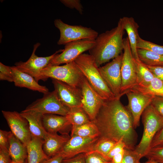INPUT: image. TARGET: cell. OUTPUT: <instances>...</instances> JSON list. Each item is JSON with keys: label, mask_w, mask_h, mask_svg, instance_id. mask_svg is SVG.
<instances>
[{"label": "cell", "mask_w": 163, "mask_h": 163, "mask_svg": "<svg viewBox=\"0 0 163 163\" xmlns=\"http://www.w3.org/2000/svg\"><path fill=\"white\" fill-rule=\"evenodd\" d=\"M120 99L104 100L93 122L97 127L99 137L116 142L122 140L125 148L134 150L137 138L132 116Z\"/></svg>", "instance_id": "obj_1"}, {"label": "cell", "mask_w": 163, "mask_h": 163, "mask_svg": "<svg viewBox=\"0 0 163 163\" xmlns=\"http://www.w3.org/2000/svg\"><path fill=\"white\" fill-rule=\"evenodd\" d=\"M124 30L121 18L116 27L98 35L95 39L94 46L89 51L98 67L121 54Z\"/></svg>", "instance_id": "obj_2"}, {"label": "cell", "mask_w": 163, "mask_h": 163, "mask_svg": "<svg viewBox=\"0 0 163 163\" xmlns=\"http://www.w3.org/2000/svg\"><path fill=\"white\" fill-rule=\"evenodd\" d=\"M74 61L91 85L104 100L116 98L107 87L100 74L99 67L90 54L82 53Z\"/></svg>", "instance_id": "obj_3"}, {"label": "cell", "mask_w": 163, "mask_h": 163, "mask_svg": "<svg viewBox=\"0 0 163 163\" xmlns=\"http://www.w3.org/2000/svg\"><path fill=\"white\" fill-rule=\"evenodd\" d=\"M142 116L144 126L143 134L140 141L134 150L143 157L149 150L155 135L163 126V118L150 104L145 109Z\"/></svg>", "instance_id": "obj_4"}, {"label": "cell", "mask_w": 163, "mask_h": 163, "mask_svg": "<svg viewBox=\"0 0 163 163\" xmlns=\"http://www.w3.org/2000/svg\"><path fill=\"white\" fill-rule=\"evenodd\" d=\"M41 75L43 81L50 78L79 88L84 76L74 61L61 66L48 65Z\"/></svg>", "instance_id": "obj_5"}, {"label": "cell", "mask_w": 163, "mask_h": 163, "mask_svg": "<svg viewBox=\"0 0 163 163\" xmlns=\"http://www.w3.org/2000/svg\"><path fill=\"white\" fill-rule=\"evenodd\" d=\"M69 109L64 106L59 99L54 90L44 94L22 111L42 115L53 114L66 116Z\"/></svg>", "instance_id": "obj_6"}, {"label": "cell", "mask_w": 163, "mask_h": 163, "mask_svg": "<svg viewBox=\"0 0 163 163\" xmlns=\"http://www.w3.org/2000/svg\"><path fill=\"white\" fill-rule=\"evenodd\" d=\"M54 23L60 32L57 42L59 45H65L74 41L84 39H95L98 36L96 30L81 25H71L63 22L61 19H55Z\"/></svg>", "instance_id": "obj_7"}, {"label": "cell", "mask_w": 163, "mask_h": 163, "mask_svg": "<svg viewBox=\"0 0 163 163\" xmlns=\"http://www.w3.org/2000/svg\"><path fill=\"white\" fill-rule=\"evenodd\" d=\"M123 50L121 68V97L136 85V76L133 57L128 37L123 39Z\"/></svg>", "instance_id": "obj_8"}, {"label": "cell", "mask_w": 163, "mask_h": 163, "mask_svg": "<svg viewBox=\"0 0 163 163\" xmlns=\"http://www.w3.org/2000/svg\"><path fill=\"white\" fill-rule=\"evenodd\" d=\"M95 43V39H82L69 42L65 45L62 53L56 54L48 65L59 66L72 62L84 52L91 49Z\"/></svg>", "instance_id": "obj_9"}, {"label": "cell", "mask_w": 163, "mask_h": 163, "mask_svg": "<svg viewBox=\"0 0 163 163\" xmlns=\"http://www.w3.org/2000/svg\"><path fill=\"white\" fill-rule=\"evenodd\" d=\"M123 53L104 66L99 67L100 74L115 97L120 99L122 83L121 68Z\"/></svg>", "instance_id": "obj_10"}, {"label": "cell", "mask_w": 163, "mask_h": 163, "mask_svg": "<svg viewBox=\"0 0 163 163\" xmlns=\"http://www.w3.org/2000/svg\"><path fill=\"white\" fill-rule=\"evenodd\" d=\"M40 45L39 43H37L34 45L32 54L27 61H20L15 64V66L19 70L31 75L37 82L40 80H43L41 75L42 70L48 66L56 54L63 50H60L48 56L38 57L35 54V52Z\"/></svg>", "instance_id": "obj_11"}, {"label": "cell", "mask_w": 163, "mask_h": 163, "mask_svg": "<svg viewBox=\"0 0 163 163\" xmlns=\"http://www.w3.org/2000/svg\"><path fill=\"white\" fill-rule=\"evenodd\" d=\"M82 95L81 107L91 121L95 119L104 100L84 76L79 88Z\"/></svg>", "instance_id": "obj_12"}, {"label": "cell", "mask_w": 163, "mask_h": 163, "mask_svg": "<svg viewBox=\"0 0 163 163\" xmlns=\"http://www.w3.org/2000/svg\"><path fill=\"white\" fill-rule=\"evenodd\" d=\"M2 112L11 133L27 145L32 138L27 119L20 113L16 111L2 110Z\"/></svg>", "instance_id": "obj_13"}, {"label": "cell", "mask_w": 163, "mask_h": 163, "mask_svg": "<svg viewBox=\"0 0 163 163\" xmlns=\"http://www.w3.org/2000/svg\"><path fill=\"white\" fill-rule=\"evenodd\" d=\"M54 91L61 102L69 109L81 107L82 95L79 88L52 79Z\"/></svg>", "instance_id": "obj_14"}, {"label": "cell", "mask_w": 163, "mask_h": 163, "mask_svg": "<svg viewBox=\"0 0 163 163\" xmlns=\"http://www.w3.org/2000/svg\"><path fill=\"white\" fill-rule=\"evenodd\" d=\"M99 138V137H84L70 136L60 153L65 159L71 158L80 154L93 151Z\"/></svg>", "instance_id": "obj_15"}, {"label": "cell", "mask_w": 163, "mask_h": 163, "mask_svg": "<svg viewBox=\"0 0 163 163\" xmlns=\"http://www.w3.org/2000/svg\"><path fill=\"white\" fill-rule=\"evenodd\" d=\"M126 94L128 100L127 108L132 116L134 126L136 128L139 125L141 116L145 109L151 104L153 97L133 89Z\"/></svg>", "instance_id": "obj_16"}, {"label": "cell", "mask_w": 163, "mask_h": 163, "mask_svg": "<svg viewBox=\"0 0 163 163\" xmlns=\"http://www.w3.org/2000/svg\"><path fill=\"white\" fill-rule=\"evenodd\" d=\"M43 123L45 129L48 133H57L61 135L69 134L72 128V125L66 116L53 114L43 115Z\"/></svg>", "instance_id": "obj_17"}, {"label": "cell", "mask_w": 163, "mask_h": 163, "mask_svg": "<svg viewBox=\"0 0 163 163\" xmlns=\"http://www.w3.org/2000/svg\"><path fill=\"white\" fill-rule=\"evenodd\" d=\"M11 68L12 71L13 82L16 86L26 88L43 94L49 92L46 87L39 85L31 75L19 70L15 66Z\"/></svg>", "instance_id": "obj_18"}, {"label": "cell", "mask_w": 163, "mask_h": 163, "mask_svg": "<svg viewBox=\"0 0 163 163\" xmlns=\"http://www.w3.org/2000/svg\"><path fill=\"white\" fill-rule=\"evenodd\" d=\"M70 137L69 134L59 135L57 133H47L42 146L44 153L49 157L60 153Z\"/></svg>", "instance_id": "obj_19"}, {"label": "cell", "mask_w": 163, "mask_h": 163, "mask_svg": "<svg viewBox=\"0 0 163 163\" xmlns=\"http://www.w3.org/2000/svg\"><path fill=\"white\" fill-rule=\"evenodd\" d=\"M121 19L124 29L128 34L133 57L135 59H139L137 48V42L139 36L138 32L139 25L133 17H124Z\"/></svg>", "instance_id": "obj_20"}, {"label": "cell", "mask_w": 163, "mask_h": 163, "mask_svg": "<svg viewBox=\"0 0 163 163\" xmlns=\"http://www.w3.org/2000/svg\"><path fill=\"white\" fill-rule=\"evenodd\" d=\"M8 150L12 162L23 163L27 159L26 145L11 132L9 136Z\"/></svg>", "instance_id": "obj_21"}, {"label": "cell", "mask_w": 163, "mask_h": 163, "mask_svg": "<svg viewBox=\"0 0 163 163\" xmlns=\"http://www.w3.org/2000/svg\"><path fill=\"white\" fill-rule=\"evenodd\" d=\"M20 113L28 121L32 136L43 141L47 132L45 129L43 123V115L36 113L24 112L22 111Z\"/></svg>", "instance_id": "obj_22"}, {"label": "cell", "mask_w": 163, "mask_h": 163, "mask_svg": "<svg viewBox=\"0 0 163 163\" xmlns=\"http://www.w3.org/2000/svg\"><path fill=\"white\" fill-rule=\"evenodd\" d=\"M43 142L39 138L32 136L31 140L26 145L27 163H40L43 160L49 158L43 150Z\"/></svg>", "instance_id": "obj_23"}, {"label": "cell", "mask_w": 163, "mask_h": 163, "mask_svg": "<svg viewBox=\"0 0 163 163\" xmlns=\"http://www.w3.org/2000/svg\"><path fill=\"white\" fill-rule=\"evenodd\" d=\"M133 61L136 76V86H147L155 77L154 75L148 67L139 59H136L133 57Z\"/></svg>", "instance_id": "obj_24"}, {"label": "cell", "mask_w": 163, "mask_h": 163, "mask_svg": "<svg viewBox=\"0 0 163 163\" xmlns=\"http://www.w3.org/2000/svg\"><path fill=\"white\" fill-rule=\"evenodd\" d=\"M70 136L95 137H99L100 132L96 125L92 122L80 126H72Z\"/></svg>", "instance_id": "obj_25"}, {"label": "cell", "mask_w": 163, "mask_h": 163, "mask_svg": "<svg viewBox=\"0 0 163 163\" xmlns=\"http://www.w3.org/2000/svg\"><path fill=\"white\" fill-rule=\"evenodd\" d=\"M133 89L152 97H163V81L155 76L147 86L141 87L136 86Z\"/></svg>", "instance_id": "obj_26"}, {"label": "cell", "mask_w": 163, "mask_h": 163, "mask_svg": "<svg viewBox=\"0 0 163 163\" xmlns=\"http://www.w3.org/2000/svg\"><path fill=\"white\" fill-rule=\"evenodd\" d=\"M66 116L72 126H80L92 122L81 107L69 109Z\"/></svg>", "instance_id": "obj_27"}, {"label": "cell", "mask_w": 163, "mask_h": 163, "mask_svg": "<svg viewBox=\"0 0 163 163\" xmlns=\"http://www.w3.org/2000/svg\"><path fill=\"white\" fill-rule=\"evenodd\" d=\"M137 53L139 60L147 66H163V56L151 51L137 49Z\"/></svg>", "instance_id": "obj_28"}, {"label": "cell", "mask_w": 163, "mask_h": 163, "mask_svg": "<svg viewBox=\"0 0 163 163\" xmlns=\"http://www.w3.org/2000/svg\"><path fill=\"white\" fill-rule=\"evenodd\" d=\"M116 142L108 138L99 137L94 146L93 151L98 152L106 157Z\"/></svg>", "instance_id": "obj_29"}, {"label": "cell", "mask_w": 163, "mask_h": 163, "mask_svg": "<svg viewBox=\"0 0 163 163\" xmlns=\"http://www.w3.org/2000/svg\"><path fill=\"white\" fill-rule=\"evenodd\" d=\"M137 48L147 50L163 56V46L144 40L140 36L138 38Z\"/></svg>", "instance_id": "obj_30"}, {"label": "cell", "mask_w": 163, "mask_h": 163, "mask_svg": "<svg viewBox=\"0 0 163 163\" xmlns=\"http://www.w3.org/2000/svg\"><path fill=\"white\" fill-rule=\"evenodd\" d=\"M86 163H111L106 156L95 151L84 153Z\"/></svg>", "instance_id": "obj_31"}, {"label": "cell", "mask_w": 163, "mask_h": 163, "mask_svg": "<svg viewBox=\"0 0 163 163\" xmlns=\"http://www.w3.org/2000/svg\"><path fill=\"white\" fill-rule=\"evenodd\" d=\"M145 157L148 160L163 163V147L150 149Z\"/></svg>", "instance_id": "obj_32"}, {"label": "cell", "mask_w": 163, "mask_h": 163, "mask_svg": "<svg viewBox=\"0 0 163 163\" xmlns=\"http://www.w3.org/2000/svg\"><path fill=\"white\" fill-rule=\"evenodd\" d=\"M142 156L134 150L125 149L123 157L122 163H139Z\"/></svg>", "instance_id": "obj_33"}, {"label": "cell", "mask_w": 163, "mask_h": 163, "mask_svg": "<svg viewBox=\"0 0 163 163\" xmlns=\"http://www.w3.org/2000/svg\"><path fill=\"white\" fill-rule=\"evenodd\" d=\"M0 80L12 82L14 81L12 71L11 67L0 62Z\"/></svg>", "instance_id": "obj_34"}, {"label": "cell", "mask_w": 163, "mask_h": 163, "mask_svg": "<svg viewBox=\"0 0 163 163\" xmlns=\"http://www.w3.org/2000/svg\"><path fill=\"white\" fill-rule=\"evenodd\" d=\"M162 147H163V125L154 136L151 142L150 149Z\"/></svg>", "instance_id": "obj_35"}, {"label": "cell", "mask_w": 163, "mask_h": 163, "mask_svg": "<svg viewBox=\"0 0 163 163\" xmlns=\"http://www.w3.org/2000/svg\"><path fill=\"white\" fill-rule=\"evenodd\" d=\"M150 104L159 115L163 118V97H153Z\"/></svg>", "instance_id": "obj_36"}, {"label": "cell", "mask_w": 163, "mask_h": 163, "mask_svg": "<svg viewBox=\"0 0 163 163\" xmlns=\"http://www.w3.org/2000/svg\"><path fill=\"white\" fill-rule=\"evenodd\" d=\"M60 2L66 6L75 9L81 14H82L83 8L79 0H62Z\"/></svg>", "instance_id": "obj_37"}, {"label": "cell", "mask_w": 163, "mask_h": 163, "mask_svg": "<svg viewBox=\"0 0 163 163\" xmlns=\"http://www.w3.org/2000/svg\"><path fill=\"white\" fill-rule=\"evenodd\" d=\"M126 148L125 145L122 140H120L110 150L106 157L111 161L113 157Z\"/></svg>", "instance_id": "obj_38"}, {"label": "cell", "mask_w": 163, "mask_h": 163, "mask_svg": "<svg viewBox=\"0 0 163 163\" xmlns=\"http://www.w3.org/2000/svg\"><path fill=\"white\" fill-rule=\"evenodd\" d=\"M11 131L0 130V147L8 149V141Z\"/></svg>", "instance_id": "obj_39"}, {"label": "cell", "mask_w": 163, "mask_h": 163, "mask_svg": "<svg viewBox=\"0 0 163 163\" xmlns=\"http://www.w3.org/2000/svg\"><path fill=\"white\" fill-rule=\"evenodd\" d=\"M12 162L8 149L0 147V163H12Z\"/></svg>", "instance_id": "obj_40"}, {"label": "cell", "mask_w": 163, "mask_h": 163, "mask_svg": "<svg viewBox=\"0 0 163 163\" xmlns=\"http://www.w3.org/2000/svg\"><path fill=\"white\" fill-rule=\"evenodd\" d=\"M62 163H86L85 154H80L71 158L64 159Z\"/></svg>", "instance_id": "obj_41"}, {"label": "cell", "mask_w": 163, "mask_h": 163, "mask_svg": "<svg viewBox=\"0 0 163 163\" xmlns=\"http://www.w3.org/2000/svg\"><path fill=\"white\" fill-rule=\"evenodd\" d=\"M147 66L155 77L163 81V66Z\"/></svg>", "instance_id": "obj_42"}, {"label": "cell", "mask_w": 163, "mask_h": 163, "mask_svg": "<svg viewBox=\"0 0 163 163\" xmlns=\"http://www.w3.org/2000/svg\"><path fill=\"white\" fill-rule=\"evenodd\" d=\"M64 159L63 156L60 153L43 160L40 163H62Z\"/></svg>", "instance_id": "obj_43"}, {"label": "cell", "mask_w": 163, "mask_h": 163, "mask_svg": "<svg viewBox=\"0 0 163 163\" xmlns=\"http://www.w3.org/2000/svg\"><path fill=\"white\" fill-rule=\"evenodd\" d=\"M125 149L114 156L111 160V163H122L123 157Z\"/></svg>", "instance_id": "obj_44"}, {"label": "cell", "mask_w": 163, "mask_h": 163, "mask_svg": "<svg viewBox=\"0 0 163 163\" xmlns=\"http://www.w3.org/2000/svg\"><path fill=\"white\" fill-rule=\"evenodd\" d=\"M144 163H160L152 160H148Z\"/></svg>", "instance_id": "obj_45"}, {"label": "cell", "mask_w": 163, "mask_h": 163, "mask_svg": "<svg viewBox=\"0 0 163 163\" xmlns=\"http://www.w3.org/2000/svg\"><path fill=\"white\" fill-rule=\"evenodd\" d=\"M23 163H27V159H26Z\"/></svg>", "instance_id": "obj_46"}, {"label": "cell", "mask_w": 163, "mask_h": 163, "mask_svg": "<svg viewBox=\"0 0 163 163\" xmlns=\"http://www.w3.org/2000/svg\"><path fill=\"white\" fill-rule=\"evenodd\" d=\"M12 163H13V162H12Z\"/></svg>", "instance_id": "obj_47"}, {"label": "cell", "mask_w": 163, "mask_h": 163, "mask_svg": "<svg viewBox=\"0 0 163 163\" xmlns=\"http://www.w3.org/2000/svg\"><path fill=\"white\" fill-rule=\"evenodd\" d=\"M139 163H141L140 162Z\"/></svg>", "instance_id": "obj_48"}]
</instances>
